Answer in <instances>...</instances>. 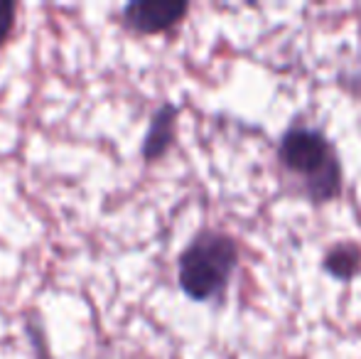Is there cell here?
Masks as SVG:
<instances>
[{
	"label": "cell",
	"mask_w": 361,
	"mask_h": 359,
	"mask_svg": "<svg viewBox=\"0 0 361 359\" xmlns=\"http://www.w3.org/2000/svg\"><path fill=\"white\" fill-rule=\"evenodd\" d=\"M238 266V246L228 234L204 229L187 244L177 261V281L190 300L209 303L224 296Z\"/></svg>",
	"instance_id": "1"
},
{
	"label": "cell",
	"mask_w": 361,
	"mask_h": 359,
	"mask_svg": "<svg viewBox=\"0 0 361 359\" xmlns=\"http://www.w3.org/2000/svg\"><path fill=\"white\" fill-rule=\"evenodd\" d=\"M278 158L290 173L305 175L312 200H332L339 190V163L329 140L314 128H290L281 140Z\"/></svg>",
	"instance_id": "2"
},
{
	"label": "cell",
	"mask_w": 361,
	"mask_h": 359,
	"mask_svg": "<svg viewBox=\"0 0 361 359\" xmlns=\"http://www.w3.org/2000/svg\"><path fill=\"white\" fill-rule=\"evenodd\" d=\"M187 10L190 5L175 0H133L121 13V23L135 35H157L175 28Z\"/></svg>",
	"instance_id": "3"
},
{
	"label": "cell",
	"mask_w": 361,
	"mask_h": 359,
	"mask_svg": "<svg viewBox=\"0 0 361 359\" xmlns=\"http://www.w3.org/2000/svg\"><path fill=\"white\" fill-rule=\"evenodd\" d=\"M175 121H177V106L172 104H162L152 114L150 126H147L143 138V158L147 163H152V160L162 158L167 153V148L172 145V138H175Z\"/></svg>",
	"instance_id": "4"
},
{
	"label": "cell",
	"mask_w": 361,
	"mask_h": 359,
	"mask_svg": "<svg viewBox=\"0 0 361 359\" xmlns=\"http://www.w3.org/2000/svg\"><path fill=\"white\" fill-rule=\"evenodd\" d=\"M324 266L337 278H352L361 266V251L354 249V246H337L327 254Z\"/></svg>",
	"instance_id": "5"
},
{
	"label": "cell",
	"mask_w": 361,
	"mask_h": 359,
	"mask_svg": "<svg viewBox=\"0 0 361 359\" xmlns=\"http://www.w3.org/2000/svg\"><path fill=\"white\" fill-rule=\"evenodd\" d=\"M15 15H18V5L13 0H0V44L8 42V37L13 35Z\"/></svg>",
	"instance_id": "6"
}]
</instances>
